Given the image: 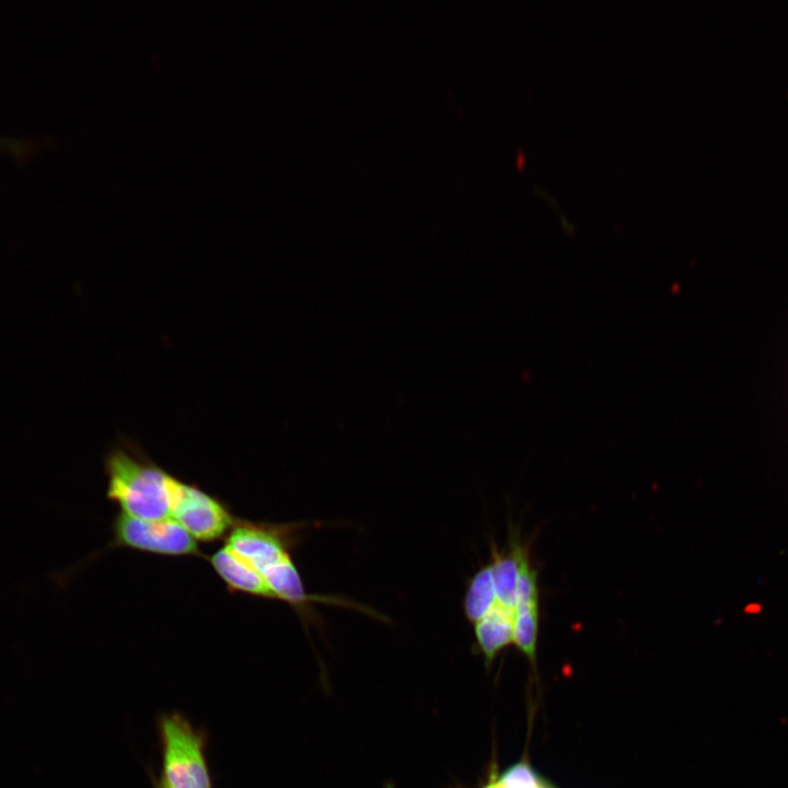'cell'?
I'll return each instance as SVG.
<instances>
[{
  "label": "cell",
  "mask_w": 788,
  "mask_h": 788,
  "mask_svg": "<svg viewBox=\"0 0 788 788\" xmlns=\"http://www.w3.org/2000/svg\"><path fill=\"white\" fill-rule=\"evenodd\" d=\"M106 497L120 512L142 519L171 518L176 476L154 463L129 438H119L104 457Z\"/></svg>",
  "instance_id": "cell-2"
},
{
  "label": "cell",
  "mask_w": 788,
  "mask_h": 788,
  "mask_svg": "<svg viewBox=\"0 0 788 788\" xmlns=\"http://www.w3.org/2000/svg\"><path fill=\"white\" fill-rule=\"evenodd\" d=\"M514 612L497 603L473 624L476 646L484 657L486 667L493 664L501 650L512 645Z\"/></svg>",
  "instance_id": "cell-8"
},
{
  "label": "cell",
  "mask_w": 788,
  "mask_h": 788,
  "mask_svg": "<svg viewBox=\"0 0 788 788\" xmlns=\"http://www.w3.org/2000/svg\"><path fill=\"white\" fill-rule=\"evenodd\" d=\"M160 788H169L164 783H162V786Z\"/></svg>",
  "instance_id": "cell-11"
},
{
  "label": "cell",
  "mask_w": 788,
  "mask_h": 788,
  "mask_svg": "<svg viewBox=\"0 0 788 788\" xmlns=\"http://www.w3.org/2000/svg\"><path fill=\"white\" fill-rule=\"evenodd\" d=\"M496 603L490 563L484 564L468 580L463 601L466 619L477 623Z\"/></svg>",
  "instance_id": "cell-9"
},
{
  "label": "cell",
  "mask_w": 788,
  "mask_h": 788,
  "mask_svg": "<svg viewBox=\"0 0 788 788\" xmlns=\"http://www.w3.org/2000/svg\"><path fill=\"white\" fill-rule=\"evenodd\" d=\"M206 558L231 592L277 600L259 572L227 545Z\"/></svg>",
  "instance_id": "cell-7"
},
{
  "label": "cell",
  "mask_w": 788,
  "mask_h": 788,
  "mask_svg": "<svg viewBox=\"0 0 788 788\" xmlns=\"http://www.w3.org/2000/svg\"><path fill=\"white\" fill-rule=\"evenodd\" d=\"M114 547L163 556H206L198 542L173 518L142 519L119 512L112 524Z\"/></svg>",
  "instance_id": "cell-3"
},
{
  "label": "cell",
  "mask_w": 788,
  "mask_h": 788,
  "mask_svg": "<svg viewBox=\"0 0 788 788\" xmlns=\"http://www.w3.org/2000/svg\"><path fill=\"white\" fill-rule=\"evenodd\" d=\"M540 588L537 570L528 556L521 568L513 618L512 645L535 665L540 630Z\"/></svg>",
  "instance_id": "cell-6"
},
{
  "label": "cell",
  "mask_w": 788,
  "mask_h": 788,
  "mask_svg": "<svg viewBox=\"0 0 788 788\" xmlns=\"http://www.w3.org/2000/svg\"><path fill=\"white\" fill-rule=\"evenodd\" d=\"M171 518L204 543L225 540L239 520L219 498L177 477L172 488Z\"/></svg>",
  "instance_id": "cell-4"
},
{
  "label": "cell",
  "mask_w": 788,
  "mask_h": 788,
  "mask_svg": "<svg viewBox=\"0 0 788 788\" xmlns=\"http://www.w3.org/2000/svg\"><path fill=\"white\" fill-rule=\"evenodd\" d=\"M298 524H270L240 519L224 545L245 559L264 578L277 600L299 614H308L311 602L344 603L327 595L309 594L292 559L290 547Z\"/></svg>",
  "instance_id": "cell-1"
},
{
  "label": "cell",
  "mask_w": 788,
  "mask_h": 788,
  "mask_svg": "<svg viewBox=\"0 0 788 788\" xmlns=\"http://www.w3.org/2000/svg\"><path fill=\"white\" fill-rule=\"evenodd\" d=\"M38 146L39 143L33 140L0 137V150L9 151L22 160L32 155Z\"/></svg>",
  "instance_id": "cell-10"
},
{
  "label": "cell",
  "mask_w": 788,
  "mask_h": 788,
  "mask_svg": "<svg viewBox=\"0 0 788 788\" xmlns=\"http://www.w3.org/2000/svg\"><path fill=\"white\" fill-rule=\"evenodd\" d=\"M164 743V780L169 788H211L200 738L177 716L161 721Z\"/></svg>",
  "instance_id": "cell-5"
}]
</instances>
